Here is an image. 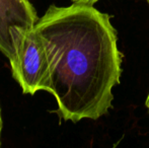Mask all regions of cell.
<instances>
[{
  "label": "cell",
  "mask_w": 149,
  "mask_h": 148,
  "mask_svg": "<svg viewBox=\"0 0 149 148\" xmlns=\"http://www.w3.org/2000/svg\"><path fill=\"white\" fill-rule=\"evenodd\" d=\"M35 28L47 46L50 91L64 121L97 120L112 108L123 55L110 15L91 5H51Z\"/></svg>",
  "instance_id": "obj_1"
},
{
  "label": "cell",
  "mask_w": 149,
  "mask_h": 148,
  "mask_svg": "<svg viewBox=\"0 0 149 148\" xmlns=\"http://www.w3.org/2000/svg\"><path fill=\"white\" fill-rule=\"evenodd\" d=\"M146 108L148 109V112H149V93H148L147 99H146Z\"/></svg>",
  "instance_id": "obj_6"
},
{
  "label": "cell",
  "mask_w": 149,
  "mask_h": 148,
  "mask_svg": "<svg viewBox=\"0 0 149 148\" xmlns=\"http://www.w3.org/2000/svg\"><path fill=\"white\" fill-rule=\"evenodd\" d=\"M2 128H3V122H2L1 108H0V146H1V132H2Z\"/></svg>",
  "instance_id": "obj_5"
},
{
  "label": "cell",
  "mask_w": 149,
  "mask_h": 148,
  "mask_svg": "<svg viewBox=\"0 0 149 148\" xmlns=\"http://www.w3.org/2000/svg\"><path fill=\"white\" fill-rule=\"evenodd\" d=\"M38 19L29 0H0V52L8 60L13 54L11 28H33Z\"/></svg>",
  "instance_id": "obj_3"
},
{
  "label": "cell",
  "mask_w": 149,
  "mask_h": 148,
  "mask_svg": "<svg viewBox=\"0 0 149 148\" xmlns=\"http://www.w3.org/2000/svg\"><path fill=\"white\" fill-rule=\"evenodd\" d=\"M73 3H78V4H85V5H91L93 6L98 0H72Z\"/></svg>",
  "instance_id": "obj_4"
},
{
  "label": "cell",
  "mask_w": 149,
  "mask_h": 148,
  "mask_svg": "<svg viewBox=\"0 0 149 148\" xmlns=\"http://www.w3.org/2000/svg\"><path fill=\"white\" fill-rule=\"evenodd\" d=\"M146 1H147V2H148V3H149V0H146Z\"/></svg>",
  "instance_id": "obj_7"
},
{
  "label": "cell",
  "mask_w": 149,
  "mask_h": 148,
  "mask_svg": "<svg viewBox=\"0 0 149 148\" xmlns=\"http://www.w3.org/2000/svg\"><path fill=\"white\" fill-rule=\"evenodd\" d=\"M13 54L9 59L12 77L26 94L50 91L51 73L47 46L35 26L14 28L10 31Z\"/></svg>",
  "instance_id": "obj_2"
}]
</instances>
